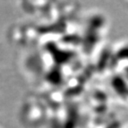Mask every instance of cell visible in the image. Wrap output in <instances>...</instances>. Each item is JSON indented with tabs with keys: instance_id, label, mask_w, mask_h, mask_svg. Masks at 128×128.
<instances>
[]
</instances>
